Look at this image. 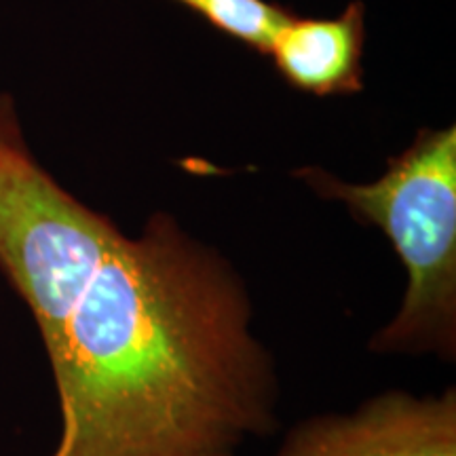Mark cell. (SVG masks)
I'll return each mask as SVG.
<instances>
[{
	"instance_id": "6da1fadb",
	"label": "cell",
	"mask_w": 456,
	"mask_h": 456,
	"mask_svg": "<svg viewBox=\"0 0 456 456\" xmlns=\"http://www.w3.org/2000/svg\"><path fill=\"white\" fill-rule=\"evenodd\" d=\"M47 359L49 456H239L277 429V359L248 285L167 214L114 237Z\"/></svg>"
},
{
	"instance_id": "7a4b0ae2",
	"label": "cell",
	"mask_w": 456,
	"mask_h": 456,
	"mask_svg": "<svg viewBox=\"0 0 456 456\" xmlns=\"http://www.w3.org/2000/svg\"><path fill=\"white\" fill-rule=\"evenodd\" d=\"M296 175L326 201L385 232L408 273L395 315L370 338L376 355L456 359V129H425L379 180L345 182L322 167Z\"/></svg>"
},
{
	"instance_id": "3957f363",
	"label": "cell",
	"mask_w": 456,
	"mask_h": 456,
	"mask_svg": "<svg viewBox=\"0 0 456 456\" xmlns=\"http://www.w3.org/2000/svg\"><path fill=\"white\" fill-rule=\"evenodd\" d=\"M118 232L38 163L13 98L0 94V271L30 309L45 353Z\"/></svg>"
},
{
	"instance_id": "277c9868",
	"label": "cell",
	"mask_w": 456,
	"mask_h": 456,
	"mask_svg": "<svg viewBox=\"0 0 456 456\" xmlns=\"http://www.w3.org/2000/svg\"><path fill=\"white\" fill-rule=\"evenodd\" d=\"M273 456H456V389H389L345 414L296 423Z\"/></svg>"
},
{
	"instance_id": "5b68a950",
	"label": "cell",
	"mask_w": 456,
	"mask_h": 456,
	"mask_svg": "<svg viewBox=\"0 0 456 456\" xmlns=\"http://www.w3.org/2000/svg\"><path fill=\"white\" fill-rule=\"evenodd\" d=\"M363 43L366 7L355 0L332 20L289 13L266 53L292 87L313 95H342L363 87Z\"/></svg>"
},
{
	"instance_id": "8992f818",
	"label": "cell",
	"mask_w": 456,
	"mask_h": 456,
	"mask_svg": "<svg viewBox=\"0 0 456 456\" xmlns=\"http://www.w3.org/2000/svg\"><path fill=\"white\" fill-rule=\"evenodd\" d=\"M195 11L216 30L266 53L279 26L289 13L266 0H174Z\"/></svg>"
}]
</instances>
